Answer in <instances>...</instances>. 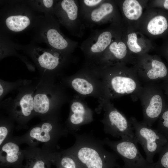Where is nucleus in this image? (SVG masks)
I'll return each mask as SVG.
<instances>
[{
  "label": "nucleus",
  "mask_w": 168,
  "mask_h": 168,
  "mask_svg": "<svg viewBox=\"0 0 168 168\" xmlns=\"http://www.w3.org/2000/svg\"></svg>",
  "instance_id": "473e14b6"
},
{
  "label": "nucleus",
  "mask_w": 168,
  "mask_h": 168,
  "mask_svg": "<svg viewBox=\"0 0 168 168\" xmlns=\"http://www.w3.org/2000/svg\"><path fill=\"white\" fill-rule=\"evenodd\" d=\"M100 108L104 111L103 118L101 122L105 133L118 138H135L129 119L114 106L110 100L106 99Z\"/></svg>",
  "instance_id": "9d476101"
},
{
  "label": "nucleus",
  "mask_w": 168,
  "mask_h": 168,
  "mask_svg": "<svg viewBox=\"0 0 168 168\" xmlns=\"http://www.w3.org/2000/svg\"><path fill=\"white\" fill-rule=\"evenodd\" d=\"M34 96L32 92L24 94L8 109L9 117L16 123L18 130L27 128L28 122L35 116Z\"/></svg>",
  "instance_id": "a211bd4d"
},
{
  "label": "nucleus",
  "mask_w": 168,
  "mask_h": 168,
  "mask_svg": "<svg viewBox=\"0 0 168 168\" xmlns=\"http://www.w3.org/2000/svg\"><path fill=\"white\" fill-rule=\"evenodd\" d=\"M159 85L168 101V80L162 82Z\"/></svg>",
  "instance_id": "7c9ffc66"
},
{
  "label": "nucleus",
  "mask_w": 168,
  "mask_h": 168,
  "mask_svg": "<svg viewBox=\"0 0 168 168\" xmlns=\"http://www.w3.org/2000/svg\"><path fill=\"white\" fill-rule=\"evenodd\" d=\"M115 1L121 12L123 22L129 26H131L132 24H135L136 29L144 12L142 2L137 0Z\"/></svg>",
  "instance_id": "5701e85b"
},
{
  "label": "nucleus",
  "mask_w": 168,
  "mask_h": 168,
  "mask_svg": "<svg viewBox=\"0 0 168 168\" xmlns=\"http://www.w3.org/2000/svg\"><path fill=\"white\" fill-rule=\"evenodd\" d=\"M54 15L73 35L78 37L83 36L86 27L80 15L78 0H58Z\"/></svg>",
  "instance_id": "f8f14e48"
},
{
  "label": "nucleus",
  "mask_w": 168,
  "mask_h": 168,
  "mask_svg": "<svg viewBox=\"0 0 168 168\" xmlns=\"http://www.w3.org/2000/svg\"><path fill=\"white\" fill-rule=\"evenodd\" d=\"M136 56L129 51L122 34L119 33L104 52L100 60L93 68H101L121 64L134 65Z\"/></svg>",
  "instance_id": "2eb2a0df"
},
{
  "label": "nucleus",
  "mask_w": 168,
  "mask_h": 168,
  "mask_svg": "<svg viewBox=\"0 0 168 168\" xmlns=\"http://www.w3.org/2000/svg\"><path fill=\"white\" fill-rule=\"evenodd\" d=\"M19 136H12L0 146V168H23L24 150Z\"/></svg>",
  "instance_id": "6ab92c4d"
},
{
  "label": "nucleus",
  "mask_w": 168,
  "mask_h": 168,
  "mask_svg": "<svg viewBox=\"0 0 168 168\" xmlns=\"http://www.w3.org/2000/svg\"><path fill=\"white\" fill-rule=\"evenodd\" d=\"M161 154L159 161L154 163V168H168V150Z\"/></svg>",
  "instance_id": "c756f323"
},
{
  "label": "nucleus",
  "mask_w": 168,
  "mask_h": 168,
  "mask_svg": "<svg viewBox=\"0 0 168 168\" xmlns=\"http://www.w3.org/2000/svg\"><path fill=\"white\" fill-rule=\"evenodd\" d=\"M82 19L86 28H89L108 23L122 22L115 0H105L98 7L84 16Z\"/></svg>",
  "instance_id": "dca6fc26"
},
{
  "label": "nucleus",
  "mask_w": 168,
  "mask_h": 168,
  "mask_svg": "<svg viewBox=\"0 0 168 168\" xmlns=\"http://www.w3.org/2000/svg\"><path fill=\"white\" fill-rule=\"evenodd\" d=\"M99 75L93 70L84 67L68 80L70 86L81 96L100 99V104L106 99L104 86Z\"/></svg>",
  "instance_id": "9b49d317"
},
{
  "label": "nucleus",
  "mask_w": 168,
  "mask_h": 168,
  "mask_svg": "<svg viewBox=\"0 0 168 168\" xmlns=\"http://www.w3.org/2000/svg\"><path fill=\"white\" fill-rule=\"evenodd\" d=\"M105 0H80L79 4V12L81 17L90 11L98 7Z\"/></svg>",
  "instance_id": "cd10ccee"
},
{
  "label": "nucleus",
  "mask_w": 168,
  "mask_h": 168,
  "mask_svg": "<svg viewBox=\"0 0 168 168\" xmlns=\"http://www.w3.org/2000/svg\"><path fill=\"white\" fill-rule=\"evenodd\" d=\"M52 163L56 168H82L68 149L53 152Z\"/></svg>",
  "instance_id": "b1692460"
},
{
  "label": "nucleus",
  "mask_w": 168,
  "mask_h": 168,
  "mask_svg": "<svg viewBox=\"0 0 168 168\" xmlns=\"http://www.w3.org/2000/svg\"><path fill=\"white\" fill-rule=\"evenodd\" d=\"M128 119L138 142L144 151L146 160L150 163H153V157L160 151L165 142V139L157 130L148 126L143 122L138 121L135 117H131Z\"/></svg>",
  "instance_id": "ddd939ff"
},
{
  "label": "nucleus",
  "mask_w": 168,
  "mask_h": 168,
  "mask_svg": "<svg viewBox=\"0 0 168 168\" xmlns=\"http://www.w3.org/2000/svg\"><path fill=\"white\" fill-rule=\"evenodd\" d=\"M27 1L37 12L54 15V7L58 0H27Z\"/></svg>",
  "instance_id": "393cba45"
},
{
  "label": "nucleus",
  "mask_w": 168,
  "mask_h": 168,
  "mask_svg": "<svg viewBox=\"0 0 168 168\" xmlns=\"http://www.w3.org/2000/svg\"><path fill=\"white\" fill-rule=\"evenodd\" d=\"M147 9L144 12L136 29L143 34L154 38L164 33L167 29L168 23L166 18L157 14L154 7Z\"/></svg>",
  "instance_id": "aec40b11"
},
{
  "label": "nucleus",
  "mask_w": 168,
  "mask_h": 168,
  "mask_svg": "<svg viewBox=\"0 0 168 168\" xmlns=\"http://www.w3.org/2000/svg\"><path fill=\"white\" fill-rule=\"evenodd\" d=\"M0 33L1 57L16 54V49L14 46V42L10 39L7 35L2 33Z\"/></svg>",
  "instance_id": "bb28decb"
},
{
  "label": "nucleus",
  "mask_w": 168,
  "mask_h": 168,
  "mask_svg": "<svg viewBox=\"0 0 168 168\" xmlns=\"http://www.w3.org/2000/svg\"><path fill=\"white\" fill-rule=\"evenodd\" d=\"M14 46L16 50H21L30 56L40 70L46 72L60 70L71 59V56L41 47L32 41L26 45L14 42Z\"/></svg>",
  "instance_id": "0eeeda50"
},
{
  "label": "nucleus",
  "mask_w": 168,
  "mask_h": 168,
  "mask_svg": "<svg viewBox=\"0 0 168 168\" xmlns=\"http://www.w3.org/2000/svg\"><path fill=\"white\" fill-rule=\"evenodd\" d=\"M129 65L93 69L101 79L106 99L110 100L126 95H130L133 101L139 99L143 86L134 65Z\"/></svg>",
  "instance_id": "f257e3e1"
},
{
  "label": "nucleus",
  "mask_w": 168,
  "mask_h": 168,
  "mask_svg": "<svg viewBox=\"0 0 168 168\" xmlns=\"http://www.w3.org/2000/svg\"><path fill=\"white\" fill-rule=\"evenodd\" d=\"M69 134L64 124L58 119L43 121L19 137L21 144L26 143L33 147L41 145V148L53 152L59 148L58 144L60 138Z\"/></svg>",
  "instance_id": "39448f33"
},
{
  "label": "nucleus",
  "mask_w": 168,
  "mask_h": 168,
  "mask_svg": "<svg viewBox=\"0 0 168 168\" xmlns=\"http://www.w3.org/2000/svg\"><path fill=\"white\" fill-rule=\"evenodd\" d=\"M60 24L54 15H38L31 29L32 41L45 43L50 49L71 56L78 43L63 34L60 29Z\"/></svg>",
  "instance_id": "20e7f679"
},
{
  "label": "nucleus",
  "mask_w": 168,
  "mask_h": 168,
  "mask_svg": "<svg viewBox=\"0 0 168 168\" xmlns=\"http://www.w3.org/2000/svg\"><path fill=\"white\" fill-rule=\"evenodd\" d=\"M93 120L92 110L80 96H75L71 103L69 115L64 124L69 134L73 135L81 126Z\"/></svg>",
  "instance_id": "f3484780"
},
{
  "label": "nucleus",
  "mask_w": 168,
  "mask_h": 168,
  "mask_svg": "<svg viewBox=\"0 0 168 168\" xmlns=\"http://www.w3.org/2000/svg\"><path fill=\"white\" fill-rule=\"evenodd\" d=\"M23 150L26 163L23 168H51L54 152L30 147Z\"/></svg>",
  "instance_id": "4be33fe9"
},
{
  "label": "nucleus",
  "mask_w": 168,
  "mask_h": 168,
  "mask_svg": "<svg viewBox=\"0 0 168 168\" xmlns=\"http://www.w3.org/2000/svg\"><path fill=\"white\" fill-rule=\"evenodd\" d=\"M122 23H112L108 28L93 30L82 42L80 48L85 58L84 67L93 68L100 60L104 52L120 32Z\"/></svg>",
  "instance_id": "423d86ee"
},
{
  "label": "nucleus",
  "mask_w": 168,
  "mask_h": 168,
  "mask_svg": "<svg viewBox=\"0 0 168 168\" xmlns=\"http://www.w3.org/2000/svg\"><path fill=\"white\" fill-rule=\"evenodd\" d=\"M158 119V129L157 130L158 131L168 130V101L167 100L166 107Z\"/></svg>",
  "instance_id": "c85d7f7f"
},
{
  "label": "nucleus",
  "mask_w": 168,
  "mask_h": 168,
  "mask_svg": "<svg viewBox=\"0 0 168 168\" xmlns=\"http://www.w3.org/2000/svg\"><path fill=\"white\" fill-rule=\"evenodd\" d=\"M104 145L110 147L124 162L122 168H154L141 154L135 138L126 137L118 141L106 138L102 140Z\"/></svg>",
  "instance_id": "1a4fd4ad"
},
{
  "label": "nucleus",
  "mask_w": 168,
  "mask_h": 168,
  "mask_svg": "<svg viewBox=\"0 0 168 168\" xmlns=\"http://www.w3.org/2000/svg\"><path fill=\"white\" fill-rule=\"evenodd\" d=\"M142 108V122L151 127L159 118L167 104V100L159 84L145 83L139 97Z\"/></svg>",
  "instance_id": "6e6552de"
},
{
  "label": "nucleus",
  "mask_w": 168,
  "mask_h": 168,
  "mask_svg": "<svg viewBox=\"0 0 168 168\" xmlns=\"http://www.w3.org/2000/svg\"><path fill=\"white\" fill-rule=\"evenodd\" d=\"M163 5L165 9L168 10V0L164 1Z\"/></svg>",
  "instance_id": "2f4dec72"
},
{
  "label": "nucleus",
  "mask_w": 168,
  "mask_h": 168,
  "mask_svg": "<svg viewBox=\"0 0 168 168\" xmlns=\"http://www.w3.org/2000/svg\"><path fill=\"white\" fill-rule=\"evenodd\" d=\"M122 34L129 51L135 56L147 53L154 48L151 41L144 34L136 29L123 23Z\"/></svg>",
  "instance_id": "412c9836"
},
{
  "label": "nucleus",
  "mask_w": 168,
  "mask_h": 168,
  "mask_svg": "<svg viewBox=\"0 0 168 168\" xmlns=\"http://www.w3.org/2000/svg\"><path fill=\"white\" fill-rule=\"evenodd\" d=\"M73 135L75 143L68 149L82 168H122L117 162L119 157L105 148L102 140L86 133Z\"/></svg>",
  "instance_id": "f03ea898"
},
{
  "label": "nucleus",
  "mask_w": 168,
  "mask_h": 168,
  "mask_svg": "<svg viewBox=\"0 0 168 168\" xmlns=\"http://www.w3.org/2000/svg\"><path fill=\"white\" fill-rule=\"evenodd\" d=\"M134 65L140 80L145 83L168 80V68L156 55L147 53L137 56Z\"/></svg>",
  "instance_id": "4468645a"
},
{
  "label": "nucleus",
  "mask_w": 168,
  "mask_h": 168,
  "mask_svg": "<svg viewBox=\"0 0 168 168\" xmlns=\"http://www.w3.org/2000/svg\"><path fill=\"white\" fill-rule=\"evenodd\" d=\"M15 124L14 121L10 117H2L0 123V146L13 136Z\"/></svg>",
  "instance_id": "a878e982"
},
{
  "label": "nucleus",
  "mask_w": 168,
  "mask_h": 168,
  "mask_svg": "<svg viewBox=\"0 0 168 168\" xmlns=\"http://www.w3.org/2000/svg\"><path fill=\"white\" fill-rule=\"evenodd\" d=\"M0 33L8 36L31 30L37 12L27 0L0 1Z\"/></svg>",
  "instance_id": "7ed1b4c3"
}]
</instances>
